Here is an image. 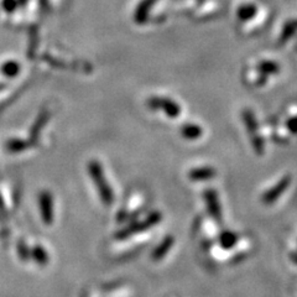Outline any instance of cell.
Returning a JSON list of instances; mask_svg holds the SVG:
<instances>
[{"label": "cell", "instance_id": "obj_1", "mask_svg": "<svg viewBox=\"0 0 297 297\" xmlns=\"http://www.w3.org/2000/svg\"><path fill=\"white\" fill-rule=\"evenodd\" d=\"M291 182H292V178L290 175L284 176L281 177V180L279 182H276L273 187H270L269 190H266L261 196V202L266 206H271V204L275 203L276 201L287 191L288 187H290Z\"/></svg>", "mask_w": 297, "mask_h": 297}, {"label": "cell", "instance_id": "obj_3", "mask_svg": "<svg viewBox=\"0 0 297 297\" xmlns=\"http://www.w3.org/2000/svg\"><path fill=\"white\" fill-rule=\"evenodd\" d=\"M217 172L213 167L204 166V167H196L192 169L191 171H188V180L192 182H204V181L212 180L213 177H215Z\"/></svg>", "mask_w": 297, "mask_h": 297}, {"label": "cell", "instance_id": "obj_9", "mask_svg": "<svg viewBox=\"0 0 297 297\" xmlns=\"http://www.w3.org/2000/svg\"><path fill=\"white\" fill-rule=\"evenodd\" d=\"M155 0H145V2L143 3V4L140 5V8L138 9V15H137V20L139 22H143L144 19H145V15L146 13H148V9H150V7H151L152 4H154Z\"/></svg>", "mask_w": 297, "mask_h": 297}, {"label": "cell", "instance_id": "obj_7", "mask_svg": "<svg viewBox=\"0 0 297 297\" xmlns=\"http://www.w3.org/2000/svg\"><path fill=\"white\" fill-rule=\"evenodd\" d=\"M174 243H175L174 236H171V235L166 236L165 240H164L163 243L160 244V247H157V249L155 250L154 254H152V256H154L155 260H161V259H163L164 256H165L166 254L169 253L170 250H171Z\"/></svg>", "mask_w": 297, "mask_h": 297}, {"label": "cell", "instance_id": "obj_5", "mask_svg": "<svg viewBox=\"0 0 297 297\" xmlns=\"http://www.w3.org/2000/svg\"><path fill=\"white\" fill-rule=\"evenodd\" d=\"M150 105H151L152 108H158V106H161V108H164L163 111H165V113L169 114L170 117H176V115L180 114V106L176 105L174 102H171V100L163 99V98H155V99H152L151 102H150Z\"/></svg>", "mask_w": 297, "mask_h": 297}, {"label": "cell", "instance_id": "obj_10", "mask_svg": "<svg viewBox=\"0 0 297 297\" xmlns=\"http://www.w3.org/2000/svg\"><path fill=\"white\" fill-rule=\"evenodd\" d=\"M291 260L295 262V264H297V253L291 254Z\"/></svg>", "mask_w": 297, "mask_h": 297}, {"label": "cell", "instance_id": "obj_2", "mask_svg": "<svg viewBox=\"0 0 297 297\" xmlns=\"http://www.w3.org/2000/svg\"><path fill=\"white\" fill-rule=\"evenodd\" d=\"M203 201L208 210L210 218L214 219L218 224L223 223V210H222L221 201L215 190L208 188L203 192Z\"/></svg>", "mask_w": 297, "mask_h": 297}, {"label": "cell", "instance_id": "obj_6", "mask_svg": "<svg viewBox=\"0 0 297 297\" xmlns=\"http://www.w3.org/2000/svg\"><path fill=\"white\" fill-rule=\"evenodd\" d=\"M239 243V235L232 230H226L218 236V244L222 249L230 250Z\"/></svg>", "mask_w": 297, "mask_h": 297}, {"label": "cell", "instance_id": "obj_4", "mask_svg": "<svg viewBox=\"0 0 297 297\" xmlns=\"http://www.w3.org/2000/svg\"><path fill=\"white\" fill-rule=\"evenodd\" d=\"M244 120L245 123H247V128L249 129L250 135H252V144L254 146V150H255L258 154L261 155L262 152H264V143H262L259 134L256 135V123L255 120H254L253 115L250 113H247L244 115Z\"/></svg>", "mask_w": 297, "mask_h": 297}, {"label": "cell", "instance_id": "obj_8", "mask_svg": "<svg viewBox=\"0 0 297 297\" xmlns=\"http://www.w3.org/2000/svg\"><path fill=\"white\" fill-rule=\"evenodd\" d=\"M202 134V129L197 125H184L182 129V135L188 140H196Z\"/></svg>", "mask_w": 297, "mask_h": 297}]
</instances>
